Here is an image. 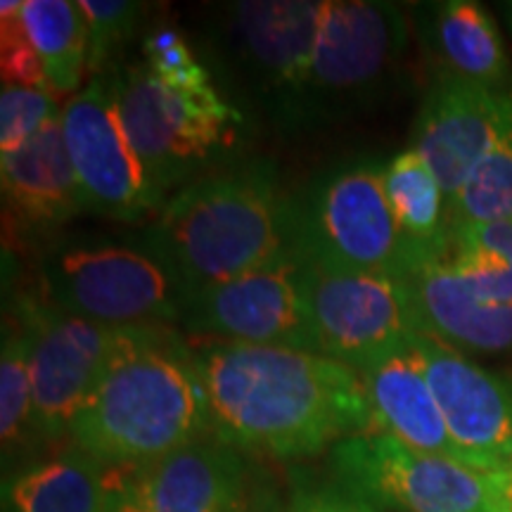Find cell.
<instances>
[{
    "instance_id": "cell-1",
    "label": "cell",
    "mask_w": 512,
    "mask_h": 512,
    "mask_svg": "<svg viewBox=\"0 0 512 512\" xmlns=\"http://www.w3.org/2000/svg\"><path fill=\"white\" fill-rule=\"evenodd\" d=\"M214 439L292 460L373 430L363 377L313 351L211 339L192 347Z\"/></svg>"
},
{
    "instance_id": "cell-2",
    "label": "cell",
    "mask_w": 512,
    "mask_h": 512,
    "mask_svg": "<svg viewBox=\"0 0 512 512\" xmlns=\"http://www.w3.org/2000/svg\"><path fill=\"white\" fill-rule=\"evenodd\" d=\"M143 242L183 299L292 252V197L271 159L216 166L166 200Z\"/></svg>"
},
{
    "instance_id": "cell-3",
    "label": "cell",
    "mask_w": 512,
    "mask_h": 512,
    "mask_svg": "<svg viewBox=\"0 0 512 512\" xmlns=\"http://www.w3.org/2000/svg\"><path fill=\"white\" fill-rule=\"evenodd\" d=\"M209 437V399L192 347L159 323L136 325L69 427L74 448L105 467H140Z\"/></svg>"
},
{
    "instance_id": "cell-4",
    "label": "cell",
    "mask_w": 512,
    "mask_h": 512,
    "mask_svg": "<svg viewBox=\"0 0 512 512\" xmlns=\"http://www.w3.org/2000/svg\"><path fill=\"white\" fill-rule=\"evenodd\" d=\"M325 0H240L209 24V55L228 83V100L285 136L302 126L306 74Z\"/></svg>"
},
{
    "instance_id": "cell-5",
    "label": "cell",
    "mask_w": 512,
    "mask_h": 512,
    "mask_svg": "<svg viewBox=\"0 0 512 512\" xmlns=\"http://www.w3.org/2000/svg\"><path fill=\"white\" fill-rule=\"evenodd\" d=\"M292 254L316 264L403 278L420 264L384 192V164L347 162L292 197Z\"/></svg>"
},
{
    "instance_id": "cell-6",
    "label": "cell",
    "mask_w": 512,
    "mask_h": 512,
    "mask_svg": "<svg viewBox=\"0 0 512 512\" xmlns=\"http://www.w3.org/2000/svg\"><path fill=\"white\" fill-rule=\"evenodd\" d=\"M406 48L408 22L399 5L325 0L304 86V131L370 112L392 91Z\"/></svg>"
},
{
    "instance_id": "cell-7",
    "label": "cell",
    "mask_w": 512,
    "mask_h": 512,
    "mask_svg": "<svg viewBox=\"0 0 512 512\" xmlns=\"http://www.w3.org/2000/svg\"><path fill=\"white\" fill-rule=\"evenodd\" d=\"M38 294L95 323H181L183 294L143 240H55L38 259Z\"/></svg>"
},
{
    "instance_id": "cell-8",
    "label": "cell",
    "mask_w": 512,
    "mask_h": 512,
    "mask_svg": "<svg viewBox=\"0 0 512 512\" xmlns=\"http://www.w3.org/2000/svg\"><path fill=\"white\" fill-rule=\"evenodd\" d=\"M112 72L128 136L164 197L207 174L238 138L242 112L216 86L202 93L171 91L143 62Z\"/></svg>"
},
{
    "instance_id": "cell-9",
    "label": "cell",
    "mask_w": 512,
    "mask_h": 512,
    "mask_svg": "<svg viewBox=\"0 0 512 512\" xmlns=\"http://www.w3.org/2000/svg\"><path fill=\"white\" fill-rule=\"evenodd\" d=\"M332 477L375 508L396 512H510L508 472L479 470L425 453L382 432H358L330 448Z\"/></svg>"
},
{
    "instance_id": "cell-10",
    "label": "cell",
    "mask_w": 512,
    "mask_h": 512,
    "mask_svg": "<svg viewBox=\"0 0 512 512\" xmlns=\"http://www.w3.org/2000/svg\"><path fill=\"white\" fill-rule=\"evenodd\" d=\"M67 145L83 211L140 223L159 214L166 197L147 174L121 117L114 72L93 76L62 107Z\"/></svg>"
},
{
    "instance_id": "cell-11",
    "label": "cell",
    "mask_w": 512,
    "mask_h": 512,
    "mask_svg": "<svg viewBox=\"0 0 512 512\" xmlns=\"http://www.w3.org/2000/svg\"><path fill=\"white\" fill-rule=\"evenodd\" d=\"M10 313L29 337L38 444L60 441L69 437L81 403L136 325L76 318L31 292L19 294Z\"/></svg>"
},
{
    "instance_id": "cell-12",
    "label": "cell",
    "mask_w": 512,
    "mask_h": 512,
    "mask_svg": "<svg viewBox=\"0 0 512 512\" xmlns=\"http://www.w3.org/2000/svg\"><path fill=\"white\" fill-rule=\"evenodd\" d=\"M299 264L316 354L361 370L420 332L411 294L396 275Z\"/></svg>"
},
{
    "instance_id": "cell-13",
    "label": "cell",
    "mask_w": 512,
    "mask_h": 512,
    "mask_svg": "<svg viewBox=\"0 0 512 512\" xmlns=\"http://www.w3.org/2000/svg\"><path fill=\"white\" fill-rule=\"evenodd\" d=\"M181 323L192 335L221 342L316 354L302 264L292 252L240 278L188 294L183 299Z\"/></svg>"
},
{
    "instance_id": "cell-14",
    "label": "cell",
    "mask_w": 512,
    "mask_h": 512,
    "mask_svg": "<svg viewBox=\"0 0 512 512\" xmlns=\"http://www.w3.org/2000/svg\"><path fill=\"white\" fill-rule=\"evenodd\" d=\"M413 344L437 406L467 465L489 472L512 470V387L463 351L418 332Z\"/></svg>"
},
{
    "instance_id": "cell-15",
    "label": "cell",
    "mask_w": 512,
    "mask_h": 512,
    "mask_svg": "<svg viewBox=\"0 0 512 512\" xmlns=\"http://www.w3.org/2000/svg\"><path fill=\"white\" fill-rule=\"evenodd\" d=\"M508 131H512V91L437 76L415 117L411 147L434 171L451 202Z\"/></svg>"
},
{
    "instance_id": "cell-16",
    "label": "cell",
    "mask_w": 512,
    "mask_h": 512,
    "mask_svg": "<svg viewBox=\"0 0 512 512\" xmlns=\"http://www.w3.org/2000/svg\"><path fill=\"white\" fill-rule=\"evenodd\" d=\"M245 458L209 437L133 467L112 484V512H254Z\"/></svg>"
},
{
    "instance_id": "cell-17",
    "label": "cell",
    "mask_w": 512,
    "mask_h": 512,
    "mask_svg": "<svg viewBox=\"0 0 512 512\" xmlns=\"http://www.w3.org/2000/svg\"><path fill=\"white\" fill-rule=\"evenodd\" d=\"M5 235L31 247L46 245L83 211L62 117L50 121L38 136L15 152L0 155Z\"/></svg>"
},
{
    "instance_id": "cell-18",
    "label": "cell",
    "mask_w": 512,
    "mask_h": 512,
    "mask_svg": "<svg viewBox=\"0 0 512 512\" xmlns=\"http://www.w3.org/2000/svg\"><path fill=\"white\" fill-rule=\"evenodd\" d=\"M420 332L458 351H512V306L484 302L446 259L422 261L403 275Z\"/></svg>"
},
{
    "instance_id": "cell-19",
    "label": "cell",
    "mask_w": 512,
    "mask_h": 512,
    "mask_svg": "<svg viewBox=\"0 0 512 512\" xmlns=\"http://www.w3.org/2000/svg\"><path fill=\"white\" fill-rule=\"evenodd\" d=\"M366 387L373 430L425 453L465 463L434 399L413 337L358 370Z\"/></svg>"
},
{
    "instance_id": "cell-20",
    "label": "cell",
    "mask_w": 512,
    "mask_h": 512,
    "mask_svg": "<svg viewBox=\"0 0 512 512\" xmlns=\"http://www.w3.org/2000/svg\"><path fill=\"white\" fill-rule=\"evenodd\" d=\"M415 27L422 46L437 64V76L512 91V60L496 19L475 0L420 5Z\"/></svg>"
},
{
    "instance_id": "cell-21",
    "label": "cell",
    "mask_w": 512,
    "mask_h": 512,
    "mask_svg": "<svg viewBox=\"0 0 512 512\" xmlns=\"http://www.w3.org/2000/svg\"><path fill=\"white\" fill-rule=\"evenodd\" d=\"M8 512H112L105 465L79 448L57 453L5 479Z\"/></svg>"
},
{
    "instance_id": "cell-22",
    "label": "cell",
    "mask_w": 512,
    "mask_h": 512,
    "mask_svg": "<svg viewBox=\"0 0 512 512\" xmlns=\"http://www.w3.org/2000/svg\"><path fill=\"white\" fill-rule=\"evenodd\" d=\"M384 192L401 235L418 261L444 259L448 247V200L434 171L413 147L384 164Z\"/></svg>"
},
{
    "instance_id": "cell-23",
    "label": "cell",
    "mask_w": 512,
    "mask_h": 512,
    "mask_svg": "<svg viewBox=\"0 0 512 512\" xmlns=\"http://www.w3.org/2000/svg\"><path fill=\"white\" fill-rule=\"evenodd\" d=\"M22 24L41 57L57 98L81 91L88 62V27L79 3L69 0H24Z\"/></svg>"
},
{
    "instance_id": "cell-24",
    "label": "cell",
    "mask_w": 512,
    "mask_h": 512,
    "mask_svg": "<svg viewBox=\"0 0 512 512\" xmlns=\"http://www.w3.org/2000/svg\"><path fill=\"white\" fill-rule=\"evenodd\" d=\"M444 259L484 302L512 306V221L448 228Z\"/></svg>"
},
{
    "instance_id": "cell-25",
    "label": "cell",
    "mask_w": 512,
    "mask_h": 512,
    "mask_svg": "<svg viewBox=\"0 0 512 512\" xmlns=\"http://www.w3.org/2000/svg\"><path fill=\"white\" fill-rule=\"evenodd\" d=\"M0 437L3 465L38 444L34 427V377H31L29 337L19 320L3 318V354H0Z\"/></svg>"
},
{
    "instance_id": "cell-26",
    "label": "cell",
    "mask_w": 512,
    "mask_h": 512,
    "mask_svg": "<svg viewBox=\"0 0 512 512\" xmlns=\"http://www.w3.org/2000/svg\"><path fill=\"white\" fill-rule=\"evenodd\" d=\"M512 221V131L472 171L448 202V228Z\"/></svg>"
},
{
    "instance_id": "cell-27",
    "label": "cell",
    "mask_w": 512,
    "mask_h": 512,
    "mask_svg": "<svg viewBox=\"0 0 512 512\" xmlns=\"http://www.w3.org/2000/svg\"><path fill=\"white\" fill-rule=\"evenodd\" d=\"M88 27L86 72L100 76L112 72V62L136 34L145 5L131 0H81Z\"/></svg>"
},
{
    "instance_id": "cell-28",
    "label": "cell",
    "mask_w": 512,
    "mask_h": 512,
    "mask_svg": "<svg viewBox=\"0 0 512 512\" xmlns=\"http://www.w3.org/2000/svg\"><path fill=\"white\" fill-rule=\"evenodd\" d=\"M143 64L147 72L171 91L202 93L214 88L211 72L197 60L181 29L157 24L143 38Z\"/></svg>"
},
{
    "instance_id": "cell-29",
    "label": "cell",
    "mask_w": 512,
    "mask_h": 512,
    "mask_svg": "<svg viewBox=\"0 0 512 512\" xmlns=\"http://www.w3.org/2000/svg\"><path fill=\"white\" fill-rule=\"evenodd\" d=\"M57 117H62V107L57 105L55 93L3 83V91H0V155H8V152L27 145Z\"/></svg>"
},
{
    "instance_id": "cell-30",
    "label": "cell",
    "mask_w": 512,
    "mask_h": 512,
    "mask_svg": "<svg viewBox=\"0 0 512 512\" xmlns=\"http://www.w3.org/2000/svg\"><path fill=\"white\" fill-rule=\"evenodd\" d=\"M22 5L24 0H3V5H0V46H3V50H0V64H3V83L53 93L41 57L31 48L27 31H24Z\"/></svg>"
},
{
    "instance_id": "cell-31",
    "label": "cell",
    "mask_w": 512,
    "mask_h": 512,
    "mask_svg": "<svg viewBox=\"0 0 512 512\" xmlns=\"http://www.w3.org/2000/svg\"><path fill=\"white\" fill-rule=\"evenodd\" d=\"M299 512H380L366 498L351 494L337 482L320 486H299L294 489Z\"/></svg>"
},
{
    "instance_id": "cell-32",
    "label": "cell",
    "mask_w": 512,
    "mask_h": 512,
    "mask_svg": "<svg viewBox=\"0 0 512 512\" xmlns=\"http://www.w3.org/2000/svg\"><path fill=\"white\" fill-rule=\"evenodd\" d=\"M254 512H299V505L297 498H294V491L287 498L266 491V494L256 496Z\"/></svg>"
},
{
    "instance_id": "cell-33",
    "label": "cell",
    "mask_w": 512,
    "mask_h": 512,
    "mask_svg": "<svg viewBox=\"0 0 512 512\" xmlns=\"http://www.w3.org/2000/svg\"><path fill=\"white\" fill-rule=\"evenodd\" d=\"M505 496H508V505L512 512V470L508 472V479H505Z\"/></svg>"
},
{
    "instance_id": "cell-34",
    "label": "cell",
    "mask_w": 512,
    "mask_h": 512,
    "mask_svg": "<svg viewBox=\"0 0 512 512\" xmlns=\"http://www.w3.org/2000/svg\"><path fill=\"white\" fill-rule=\"evenodd\" d=\"M510 27H512V5H510Z\"/></svg>"
},
{
    "instance_id": "cell-35",
    "label": "cell",
    "mask_w": 512,
    "mask_h": 512,
    "mask_svg": "<svg viewBox=\"0 0 512 512\" xmlns=\"http://www.w3.org/2000/svg\"><path fill=\"white\" fill-rule=\"evenodd\" d=\"M508 382H510V387H512V373L508 375Z\"/></svg>"
}]
</instances>
